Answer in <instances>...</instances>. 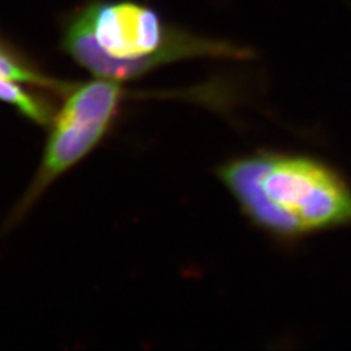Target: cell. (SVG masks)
Instances as JSON below:
<instances>
[{
	"instance_id": "6da1fadb",
	"label": "cell",
	"mask_w": 351,
	"mask_h": 351,
	"mask_svg": "<svg viewBox=\"0 0 351 351\" xmlns=\"http://www.w3.org/2000/svg\"><path fill=\"white\" fill-rule=\"evenodd\" d=\"M63 49L91 75L121 84L180 62L254 56L234 42L176 25L138 0H90L68 20Z\"/></svg>"
},
{
	"instance_id": "7a4b0ae2",
	"label": "cell",
	"mask_w": 351,
	"mask_h": 351,
	"mask_svg": "<svg viewBox=\"0 0 351 351\" xmlns=\"http://www.w3.org/2000/svg\"><path fill=\"white\" fill-rule=\"evenodd\" d=\"M215 173L251 224L280 243L351 226L348 180L314 156L256 151L226 160Z\"/></svg>"
},
{
	"instance_id": "3957f363",
	"label": "cell",
	"mask_w": 351,
	"mask_h": 351,
	"mask_svg": "<svg viewBox=\"0 0 351 351\" xmlns=\"http://www.w3.org/2000/svg\"><path fill=\"white\" fill-rule=\"evenodd\" d=\"M63 94L65 101L51 129L29 195L32 199L99 146L134 91H129L121 82L97 77L88 82L68 84Z\"/></svg>"
},
{
	"instance_id": "277c9868",
	"label": "cell",
	"mask_w": 351,
	"mask_h": 351,
	"mask_svg": "<svg viewBox=\"0 0 351 351\" xmlns=\"http://www.w3.org/2000/svg\"><path fill=\"white\" fill-rule=\"evenodd\" d=\"M0 101L14 106L26 117L34 120L38 124H46L51 120V110L30 94L19 88L12 81L0 78Z\"/></svg>"
},
{
	"instance_id": "5b68a950",
	"label": "cell",
	"mask_w": 351,
	"mask_h": 351,
	"mask_svg": "<svg viewBox=\"0 0 351 351\" xmlns=\"http://www.w3.org/2000/svg\"><path fill=\"white\" fill-rule=\"evenodd\" d=\"M0 78L12 82H26L43 88H52L62 93L68 86V84L50 80L34 72L33 69H29L24 64L19 63L10 55H7L4 50H0Z\"/></svg>"
}]
</instances>
